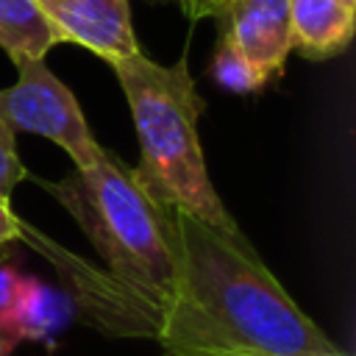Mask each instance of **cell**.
Returning <instances> with one entry per match:
<instances>
[{
    "label": "cell",
    "instance_id": "1",
    "mask_svg": "<svg viewBox=\"0 0 356 356\" xmlns=\"http://www.w3.org/2000/svg\"><path fill=\"white\" fill-rule=\"evenodd\" d=\"M175 281L153 339L164 356H323L337 342L292 300L245 234L172 209Z\"/></svg>",
    "mask_w": 356,
    "mask_h": 356
},
{
    "label": "cell",
    "instance_id": "2",
    "mask_svg": "<svg viewBox=\"0 0 356 356\" xmlns=\"http://www.w3.org/2000/svg\"><path fill=\"white\" fill-rule=\"evenodd\" d=\"M81 225L108 275L128 289L156 323L175 281L172 209L159 203L117 153L103 156L61 181L36 178ZM153 337V334H150Z\"/></svg>",
    "mask_w": 356,
    "mask_h": 356
},
{
    "label": "cell",
    "instance_id": "3",
    "mask_svg": "<svg viewBox=\"0 0 356 356\" xmlns=\"http://www.w3.org/2000/svg\"><path fill=\"white\" fill-rule=\"evenodd\" d=\"M131 108L139 139V184L167 209L186 211L214 228L239 234L236 220L220 200L197 134L203 97L186 67L156 64L142 53L108 61Z\"/></svg>",
    "mask_w": 356,
    "mask_h": 356
},
{
    "label": "cell",
    "instance_id": "4",
    "mask_svg": "<svg viewBox=\"0 0 356 356\" xmlns=\"http://www.w3.org/2000/svg\"><path fill=\"white\" fill-rule=\"evenodd\" d=\"M0 120L11 131H28L58 145L78 170L103 156L89 122L67 83H61L44 58H19L17 83L0 89Z\"/></svg>",
    "mask_w": 356,
    "mask_h": 356
},
{
    "label": "cell",
    "instance_id": "5",
    "mask_svg": "<svg viewBox=\"0 0 356 356\" xmlns=\"http://www.w3.org/2000/svg\"><path fill=\"white\" fill-rule=\"evenodd\" d=\"M44 17L61 31L64 42L81 44L103 61L125 58L139 50L128 0H36Z\"/></svg>",
    "mask_w": 356,
    "mask_h": 356
},
{
    "label": "cell",
    "instance_id": "6",
    "mask_svg": "<svg viewBox=\"0 0 356 356\" xmlns=\"http://www.w3.org/2000/svg\"><path fill=\"white\" fill-rule=\"evenodd\" d=\"M234 47L273 83L292 53L286 0H231L217 17Z\"/></svg>",
    "mask_w": 356,
    "mask_h": 356
},
{
    "label": "cell",
    "instance_id": "7",
    "mask_svg": "<svg viewBox=\"0 0 356 356\" xmlns=\"http://www.w3.org/2000/svg\"><path fill=\"white\" fill-rule=\"evenodd\" d=\"M292 50L323 61L348 50L356 31V0H286Z\"/></svg>",
    "mask_w": 356,
    "mask_h": 356
},
{
    "label": "cell",
    "instance_id": "8",
    "mask_svg": "<svg viewBox=\"0 0 356 356\" xmlns=\"http://www.w3.org/2000/svg\"><path fill=\"white\" fill-rule=\"evenodd\" d=\"M78 300L33 275L25 278V286L14 309L0 320V328L17 342H53L75 317Z\"/></svg>",
    "mask_w": 356,
    "mask_h": 356
},
{
    "label": "cell",
    "instance_id": "9",
    "mask_svg": "<svg viewBox=\"0 0 356 356\" xmlns=\"http://www.w3.org/2000/svg\"><path fill=\"white\" fill-rule=\"evenodd\" d=\"M56 44H64V36L36 0H0V47L14 64L19 58H44Z\"/></svg>",
    "mask_w": 356,
    "mask_h": 356
},
{
    "label": "cell",
    "instance_id": "10",
    "mask_svg": "<svg viewBox=\"0 0 356 356\" xmlns=\"http://www.w3.org/2000/svg\"><path fill=\"white\" fill-rule=\"evenodd\" d=\"M211 78L217 86L236 92V95H256L270 86V81L250 64V58H245L234 47V42L225 36V31L217 33V47L211 56Z\"/></svg>",
    "mask_w": 356,
    "mask_h": 356
},
{
    "label": "cell",
    "instance_id": "11",
    "mask_svg": "<svg viewBox=\"0 0 356 356\" xmlns=\"http://www.w3.org/2000/svg\"><path fill=\"white\" fill-rule=\"evenodd\" d=\"M17 131H11L3 120H0V195H11V189L28 175L25 164L17 156Z\"/></svg>",
    "mask_w": 356,
    "mask_h": 356
},
{
    "label": "cell",
    "instance_id": "12",
    "mask_svg": "<svg viewBox=\"0 0 356 356\" xmlns=\"http://www.w3.org/2000/svg\"><path fill=\"white\" fill-rule=\"evenodd\" d=\"M25 273L17 270L11 261H0V320L14 309L22 286H25Z\"/></svg>",
    "mask_w": 356,
    "mask_h": 356
},
{
    "label": "cell",
    "instance_id": "13",
    "mask_svg": "<svg viewBox=\"0 0 356 356\" xmlns=\"http://www.w3.org/2000/svg\"><path fill=\"white\" fill-rule=\"evenodd\" d=\"M17 239H22V220L11 211L8 197L0 195V250Z\"/></svg>",
    "mask_w": 356,
    "mask_h": 356
},
{
    "label": "cell",
    "instance_id": "14",
    "mask_svg": "<svg viewBox=\"0 0 356 356\" xmlns=\"http://www.w3.org/2000/svg\"><path fill=\"white\" fill-rule=\"evenodd\" d=\"M231 0H178L181 11L189 19H206V17H220Z\"/></svg>",
    "mask_w": 356,
    "mask_h": 356
},
{
    "label": "cell",
    "instance_id": "15",
    "mask_svg": "<svg viewBox=\"0 0 356 356\" xmlns=\"http://www.w3.org/2000/svg\"><path fill=\"white\" fill-rule=\"evenodd\" d=\"M17 345H19V342H17L14 337H8V334L0 328V356H11Z\"/></svg>",
    "mask_w": 356,
    "mask_h": 356
}]
</instances>
